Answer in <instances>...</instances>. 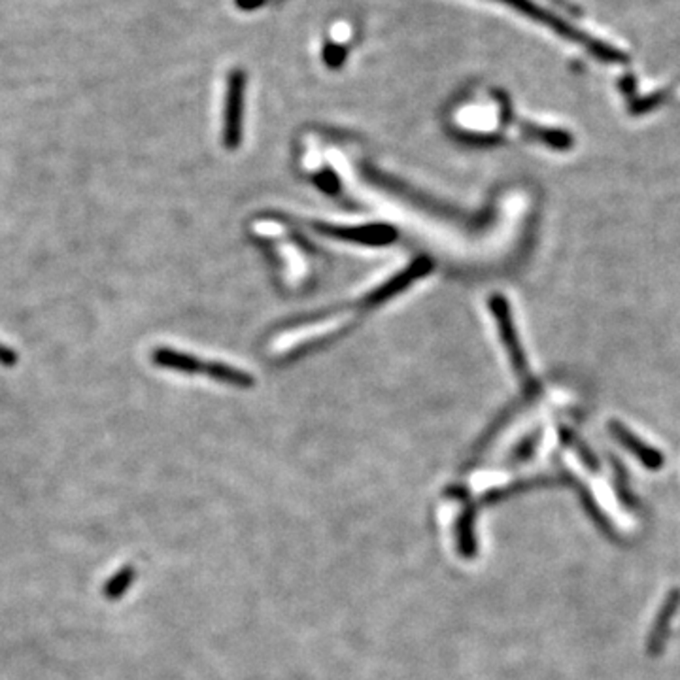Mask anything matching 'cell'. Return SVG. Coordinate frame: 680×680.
Instances as JSON below:
<instances>
[{
	"mask_svg": "<svg viewBox=\"0 0 680 680\" xmlns=\"http://www.w3.org/2000/svg\"><path fill=\"white\" fill-rule=\"evenodd\" d=\"M130 582H132V569L127 567V569H121L120 573H116V577L110 578V582L104 586V595L110 599L121 597L127 592Z\"/></svg>",
	"mask_w": 680,
	"mask_h": 680,
	"instance_id": "obj_6",
	"label": "cell"
},
{
	"mask_svg": "<svg viewBox=\"0 0 680 680\" xmlns=\"http://www.w3.org/2000/svg\"><path fill=\"white\" fill-rule=\"evenodd\" d=\"M151 359H154L156 365L170 369V371L206 372V374L210 372V365H202V362H199L197 357L180 353V352H174V350H168V348H157L154 352V355H151Z\"/></svg>",
	"mask_w": 680,
	"mask_h": 680,
	"instance_id": "obj_4",
	"label": "cell"
},
{
	"mask_svg": "<svg viewBox=\"0 0 680 680\" xmlns=\"http://www.w3.org/2000/svg\"><path fill=\"white\" fill-rule=\"evenodd\" d=\"M242 103H244V78L242 74H233L229 93H227V108H225V125H223V142L227 148L235 149L240 142V127H242Z\"/></svg>",
	"mask_w": 680,
	"mask_h": 680,
	"instance_id": "obj_1",
	"label": "cell"
},
{
	"mask_svg": "<svg viewBox=\"0 0 680 680\" xmlns=\"http://www.w3.org/2000/svg\"><path fill=\"white\" fill-rule=\"evenodd\" d=\"M431 271V261L425 259V257H420L416 259L408 269H405L399 276L391 278L389 282H386L382 288H378L374 293H371L365 300L367 307H374V305H380V302H384L386 299L397 295L399 291H403L405 288H408L412 282H416L418 278L425 276L427 273Z\"/></svg>",
	"mask_w": 680,
	"mask_h": 680,
	"instance_id": "obj_2",
	"label": "cell"
},
{
	"mask_svg": "<svg viewBox=\"0 0 680 680\" xmlns=\"http://www.w3.org/2000/svg\"><path fill=\"white\" fill-rule=\"evenodd\" d=\"M19 362V353L10 346L0 343V367H15Z\"/></svg>",
	"mask_w": 680,
	"mask_h": 680,
	"instance_id": "obj_7",
	"label": "cell"
},
{
	"mask_svg": "<svg viewBox=\"0 0 680 680\" xmlns=\"http://www.w3.org/2000/svg\"><path fill=\"white\" fill-rule=\"evenodd\" d=\"M491 309H494L496 312V318H497V324L501 327V333H503V340L505 344L510 352V355H513L516 367L522 371V355H520V350H518V343H516V335L513 331V324H510V318H508V312H506V305L503 299H494L491 300Z\"/></svg>",
	"mask_w": 680,
	"mask_h": 680,
	"instance_id": "obj_5",
	"label": "cell"
},
{
	"mask_svg": "<svg viewBox=\"0 0 680 680\" xmlns=\"http://www.w3.org/2000/svg\"><path fill=\"white\" fill-rule=\"evenodd\" d=\"M326 235L352 240L359 244H388L397 238V231L389 225H367V227H319Z\"/></svg>",
	"mask_w": 680,
	"mask_h": 680,
	"instance_id": "obj_3",
	"label": "cell"
}]
</instances>
